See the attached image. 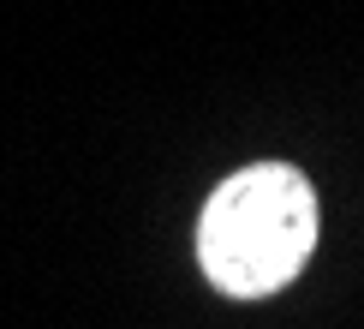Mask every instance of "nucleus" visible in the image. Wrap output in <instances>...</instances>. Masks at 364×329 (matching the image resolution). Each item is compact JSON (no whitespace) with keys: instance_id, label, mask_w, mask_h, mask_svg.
<instances>
[{"instance_id":"nucleus-1","label":"nucleus","mask_w":364,"mask_h":329,"mask_svg":"<svg viewBox=\"0 0 364 329\" xmlns=\"http://www.w3.org/2000/svg\"><path fill=\"white\" fill-rule=\"evenodd\" d=\"M316 246V192L287 162L239 168L197 221V258L203 276L233 299L275 293L299 276Z\"/></svg>"}]
</instances>
